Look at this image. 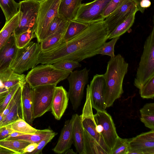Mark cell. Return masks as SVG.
Wrapping results in <instances>:
<instances>
[{
	"label": "cell",
	"mask_w": 154,
	"mask_h": 154,
	"mask_svg": "<svg viewBox=\"0 0 154 154\" xmlns=\"http://www.w3.org/2000/svg\"><path fill=\"white\" fill-rule=\"evenodd\" d=\"M109 32L104 20L89 24L84 30L70 40L48 51L41 52L37 65L53 64L65 60L81 61L98 54L108 39Z\"/></svg>",
	"instance_id": "obj_1"
},
{
	"label": "cell",
	"mask_w": 154,
	"mask_h": 154,
	"mask_svg": "<svg viewBox=\"0 0 154 154\" xmlns=\"http://www.w3.org/2000/svg\"><path fill=\"white\" fill-rule=\"evenodd\" d=\"M128 64L120 54L111 57L103 74L106 83L105 103L106 108L111 106L123 93V83L128 71Z\"/></svg>",
	"instance_id": "obj_2"
},
{
	"label": "cell",
	"mask_w": 154,
	"mask_h": 154,
	"mask_svg": "<svg viewBox=\"0 0 154 154\" xmlns=\"http://www.w3.org/2000/svg\"><path fill=\"white\" fill-rule=\"evenodd\" d=\"M70 73L58 69L51 64H42L32 68L25 79L32 88L44 85H57L67 78Z\"/></svg>",
	"instance_id": "obj_3"
},
{
	"label": "cell",
	"mask_w": 154,
	"mask_h": 154,
	"mask_svg": "<svg viewBox=\"0 0 154 154\" xmlns=\"http://www.w3.org/2000/svg\"><path fill=\"white\" fill-rule=\"evenodd\" d=\"M154 27L146 40L134 85L139 89L154 75Z\"/></svg>",
	"instance_id": "obj_4"
},
{
	"label": "cell",
	"mask_w": 154,
	"mask_h": 154,
	"mask_svg": "<svg viewBox=\"0 0 154 154\" xmlns=\"http://www.w3.org/2000/svg\"><path fill=\"white\" fill-rule=\"evenodd\" d=\"M41 52L40 44L33 42H30L23 48H17L15 55L10 68L14 72L22 74L37 65Z\"/></svg>",
	"instance_id": "obj_5"
},
{
	"label": "cell",
	"mask_w": 154,
	"mask_h": 154,
	"mask_svg": "<svg viewBox=\"0 0 154 154\" xmlns=\"http://www.w3.org/2000/svg\"><path fill=\"white\" fill-rule=\"evenodd\" d=\"M19 3V21L13 34L16 35L29 30L35 32L40 3L35 0H24Z\"/></svg>",
	"instance_id": "obj_6"
},
{
	"label": "cell",
	"mask_w": 154,
	"mask_h": 154,
	"mask_svg": "<svg viewBox=\"0 0 154 154\" xmlns=\"http://www.w3.org/2000/svg\"><path fill=\"white\" fill-rule=\"evenodd\" d=\"M61 0H45L40 3L36 28L35 33L38 43L46 38L53 19L59 16L58 10Z\"/></svg>",
	"instance_id": "obj_7"
},
{
	"label": "cell",
	"mask_w": 154,
	"mask_h": 154,
	"mask_svg": "<svg viewBox=\"0 0 154 154\" xmlns=\"http://www.w3.org/2000/svg\"><path fill=\"white\" fill-rule=\"evenodd\" d=\"M56 85L38 86L32 88V115L35 119L43 116L51 110Z\"/></svg>",
	"instance_id": "obj_8"
},
{
	"label": "cell",
	"mask_w": 154,
	"mask_h": 154,
	"mask_svg": "<svg viewBox=\"0 0 154 154\" xmlns=\"http://www.w3.org/2000/svg\"><path fill=\"white\" fill-rule=\"evenodd\" d=\"M88 72L85 67L80 70L72 71L67 77L69 83L68 96L75 111L81 104L84 88L88 82Z\"/></svg>",
	"instance_id": "obj_9"
},
{
	"label": "cell",
	"mask_w": 154,
	"mask_h": 154,
	"mask_svg": "<svg viewBox=\"0 0 154 154\" xmlns=\"http://www.w3.org/2000/svg\"><path fill=\"white\" fill-rule=\"evenodd\" d=\"M80 116L84 129L105 151L107 154H110V150L106 145L101 135L97 130L91 101L89 85H87L86 89L85 102Z\"/></svg>",
	"instance_id": "obj_10"
},
{
	"label": "cell",
	"mask_w": 154,
	"mask_h": 154,
	"mask_svg": "<svg viewBox=\"0 0 154 154\" xmlns=\"http://www.w3.org/2000/svg\"><path fill=\"white\" fill-rule=\"evenodd\" d=\"M111 0H94L82 4L73 20L88 24L104 20L102 14Z\"/></svg>",
	"instance_id": "obj_11"
},
{
	"label": "cell",
	"mask_w": 154,
	"mask_h": 154,
	"mask_svg": "<svg viewBox=\"0 0 154 154\" xmlns=\"http://www.w3.org/2000/svg\"><path fill=\"white\" fill-rule=\"evenodd\" d=\"M94 116L97 130L106 145L111 151L119 137L111 116L106 110L97 111Z\"/></svg>",
	"instance_id": "obj_12"
},
{
	"label": "cell",
	"mask_w": 154,
	"mask_h": 154,
	"mask_svg": "<svg viewBox=\"0 0 154 154\" xmlns=\"http://www.w3.org/2000/svg\"><path fill=\"white\" fill-rule=\"evenodd\" d=\"M106 83L103 74L94 75L89 85L91 106L97 111H105L106 108L105 100Z\"/></svg>",
	"instance_id": "obj_13"
},
{
	"label": "cell",
	"mask_w": 154,
	"mask_h": 154,
	"mask_svg": "<svg viewBox=\"0 0 154 154\" xmlns=\"http://www.w3.org/2000/svg\"><path fill=\"white\" fill-rule=\"evenodd\" d=\"M138 9L133 0H127L104 19L109 34L129 17Z\"/></svg>",
	"instance_id": "obj_14"
},
{
	"label": "cell",
	"mask_w": 154,
	"mask_h": 154,
	"mask_svg": "<svg viewBox=\"0 0 154 154\" xmlns=\"http://www.w3.org/2000/svg\"><path fill=\"white\" fill-rule=\"evenodd\" d=\"M128 154H154V130L130 139Z\"/></svg>",
	"instance_id": "obj_15"
},
{
	"label": "cell",
	"mask_w": 154,
	"mask_h": 154,
	"mask_svg": "<svg viewBox=\"0 0 154 154\" xmlns=\"http://www.w3.org/2000/svg\"><path fill=\"white\" fill-rule=\"evenodd\" d=\"M69 99L68 92L62 86H56L51 107L52 115L55 119H60L67 108Z\"/></svg>",
	"instance_id": "obj_16"
},
{
	"label": "cell",
	"mask_w": 154,
	"mask_h": 154,
	"mask_svg": "<svg viewBox=\"0 0 154 154\" xmlns=\"http://www.w3.org/2000/svg\"><path fill=\"white\" fill-rule=\"evenodd\" d=\"M73 120L72 118L65 122L56 145L52 149L56 153L63 154L71 148L73 143L72 130Z\"/></svg>",
	"instance_id": "obj_17"
},
{
	"label": "cell",
	"mask_w": 154,
	"mask_h": 154,
	"mask_svg": "<svg viewBox=\"0 0 154 154\" xmlns=\"http://www.w3.org/2000/svg\"><path fill=\"white\" fill-rule=\"evenodd\" d=\"M21 101L23 119L31 125L34 119L32 115V88L26 81L21 85Z\"/></svg>",
	"instance_id": "obj_18"
},
{
	"label": "cell",
	"mask_w": 154,
	"mask_h": 154,
	"mask_svg": "<svg viewBox=\"0 0 154 154\" xmlns=\"http://www.w3.org/2000/svg\"><path fill=\"white\" fill-rule=\"evenodd\" d=\"M17 50L14 35L12 33L0 50V72L10 68Z\"/></svg>",
	"instance_id": "obj_19"
},
{
	"label": "cell",
	"mask_w": 154,
	"mask_h": 154,
	"mask_svg": "<svg viewBox=\"0 0 154 154\" xmlns=\"http://www.w3.org/2000/svg\"><path fill=\"white\" fill-rule=\"evenodd\" d=\"M73 120L72 134L73 143L77 153L85 154L84 147V129L82 126L80 115L77 114L72 117Z\"/></svg>",
	"instance_id": "obj_20"
},
{
	"label": "cell",
	"mask_w": 154,
	"mask_h": 154,
	"mask_svg": "<svg viewBox=\"0 0 154 154\" xmlns=\"http://www.w3.org/2000/svg\"><path fill=\"white\" fill-rule=\"evenodd\" d=\"M83 0H61L59 5V16L70 21L75 19Z\"/></svg>",
	"instance_id": "obj_21"
},
{
	"label": "cell",
	"mask_w": 154,
	"mask_h": 154,
	"mask_svg": "<svg viewBox=\"0 0 154 154\" xmlns=\"http://www.w3.org/2000/svg\"><path fill=\"white\" fill-rule=\"evenodd\" d=\"M68 23L60 28L54 33L47 37L41 42V52H43L52 49L62 43Z\"/></svg>",
	"instance_id": "obj_22"
},
{
	"label": "cell",
	"mask_w": 154,
	"mask_h": 154,
	"mask_svg": "<svg viewBox=\"0 0 154 154\" xmlns=\"http://www.w3.org/2000/svg\"><path fill=\"white\" fill-rule=\"evenodd\" d=\"M25 77L23 74L14 72L10 68L0 72V80L9 89L17 85L23 83L26 81Z\"/></svg>",
	"instance_id": "obj_23"
},
{
	"label": "cell",
	"mask_w": 154,
	"mask_h": 154,
	"mask_svg": "<svg viewBox=\"0 0 154 154\" xmlns=\"http://www.w3.org/2000/svg\"><path fill=\"white\" fill-rule=\"evenodd\" d=\"M20 13L18 12L8 21L5 22L0 31V50L5 44L18 23Z\"/></svg>",
	"instance_id": "obj_24"
},
{
	"label": "cell",
	"mask_w": 154,
	"mask_h": 154,
	"mask_svg": "<svg viewBox=\"0 0 154 154\" xmlns=\"http://www.w3.org/2000/svg\"><path fill=\"white\" fill-rule=\"evenodd\" d=\"M20 118L23 119L21 97L16 102L9 113L0 122V128L11 124Z\"/></svg>",
	"instance_id": "obj_25"
},
{
	"label": "cell",
	"mask_w": 154,
	"mask_h": 154,
	"mask_svg": "<svg viewBox=\"0 0 154 154\" xmlns=\"http://www.w3.org/2000/svg\"><path fill=\"white\" fill-rule=\"evenodd\" d=\"M89 24L74 20L69 21L62 43L66 42L72 39L86 29Z\"/></svg>",
	"instance_id": "obj_26"
},
{
	"label": "cell",
	"mask_w": 154,
	"mask_h": 154,
	"mask_svg": "<svg viewBox=\"0 0 154 154\" xmlns=\"http://www.w3.org/2000/svg\"><path fill=\"white\" fill-rule=\"evenodd\" d=\"M140 112L141 122L147 128L154 130V103L146 104Z\"/></svg>",
	"instance_id": "obj_27"
},
{
	"label": "cell",
	"mask_w": 154,
	"mask_h": 154,
	"mask_svg": "<svg viewBox=\"0 0 154 154\" xmlns=\"http://www.w3.org/2000/svg\"><path fill=\"white\" fill-rule=\"evenodd\" d=\"M29 142L11 138L0 140V147H4L14 152L16 154H21L23 149Z\"/></svg>",
	"instance_id": "obj_28"
},
{
	"label": "cell",
	"mask_w": 154,
	"mask_h": 154,
	"mask_svg": "<svg viewBox=\"0 0 154 154\" xmlns=\"http://www.w3.org/2000/svg\"><path fill=\"white\" fill-rule=\"evenodd\" d=\"M0 7L4 14L6 22L18 12L19 3L16 2L14 0H0Z\"/></svg>",
	"instance_id": "obj_29"
},
{
	"label": "cell",
	"mask_w": 154,
	"mask_h": 154,
	"mask_svg": "<svg viewBox=\"0 0 154 154\" xmlns=\"http://www.w3.org/2000/svg\"><path fill=\"white\" fill-rule=\"evenodd\" d=\"M54 131L50 128L43 129L40 132L32 134H24L16 137L9 138L26 141L30 143H38Z\"/></svg>",
	"instance_id": "obj_30"
},
{
	"label": "cell",
	"mask_w": 154,
	"mask_h": 154,
	"mask_svg": "<svg viewBox=\"0 0 154 154\" xmlns=\"http://www.w3.org/2000/svg\"><path fill=\"white\" fill-rule=\"evenodd\" d=\"M135 14L134 13L109 33L108 36V39L119 37L128 31L134 22Z\"/></svg>",
	"instance_id": "obj_31"
},
{
	"label": "cell",
	"mask_w": 154,
	"mask_h": 154,
	"mask_svg": "<svg viewBox=\"0 0 154 154\" xmlns=\"http://www.w3.org/2000/svg\"><path fill=\"white\" fill-rule=\"evenodd\" d=\"M11 127L14 131L25 134H32L42 131L43 130L36 129L22 119L20 118L11 124Z\"/></svg>",
	"instance_id": "obj_32"
},
{
	"label": "cell",
	"mask_w": 154,
	"mask_h": 154,
	"mask_svg": "<svg viewBox=\"0 0 154 154\" xmlns=\"http://www.w3.org/2000/svg\"><path fill=\"white\" fill-rule=\"evenodd\" d=\"M14 37L16 46L17 48H20L26 46L32 38L36 37V36L34 31L29 30L14 35Z\"/></svg>",
	"instance_id": "obj_33"
},
{
	"label": "cell",
	"mask_w": 154,
	"mask_h": 154,
	"mask_svg": "<svg viewBox=\"0 0 154 154\" xmlns=\"http://www.w3.org/2000/svg\"><path fill=\"white\" fill-rule=\"evenodd\" d=\"M129 140L130 139H123L119 136L110 154H128Z\"/></svg>",
	"instance_id": "obj_34"
},
{
	"label": "cell",
	"mask_w": 154,
	"mask_h": 154,
	"mask_svg": "<svg viewBox=\"0 0 154 154\" xmlns=\"http://www.w3.org/2000/svg\"><path fill=\"white\" fill-rule=\"evenodd\" d=\"M141 97L143 98L153 99L154 97V75L139 89Z\"/></svg>",
	"instance_id": "obj_35"
},
{
	"label": "cell",
	"mask_w": 154,
	"mask_h": 154,
	"mask_svg": "<svg viewBox=\"0 0 154 154\" xmlns=\"http://www.w3.org/2000/svg\"><path fill=\"white\" fill-rule=\"evenodd\" d=\"M52 64L58 69L70 72H72L75 68L80 67L81 66L79 62L70 60L59 61Z\"/></svg>",
	"instance_id": "obj_36"
},
{
	"label": "cell",
	"mask_w": 154,
	"mask_h": 154,
	"mask_svg": "<svg viewBox=\"0 0 154 154\" xmlns=\"http://www.w3.org/2000/svg\"><path fill=\"white\" fill-rule=\"evenodd\" d=\"M119 37L115 38L108 42H105L99 50L98 54L114 57V46Z\"/></svg>",
	"instance_id": "obj_37"
},
{
	"label": "cell",
	"mask_w": 154,
	"mask_h": 154,
	"mask_svg": "<svg viewBox=\"0 0 154 154\" xmlns=\"http://www.w3.org/2000/svg\"><path fill=\"white\" fill-rule=\"evenodd\" d=\"M69 22V21L65 20L59 16L55 17L50 24L46 33V38L54 33Z\"/></svg>",
	"instance_id": "obj_38"
},
{
	"label": "cell",
	"mask_w": 154,
	"mask_h": 154,
	"mask_svg": "<svg viewBox=\"0 0 154 154\" xmlns=\"http://www.w3.org/2000/svg\"><path fill=\"white\" fill-rule=\"evenodd\" d=\"M127 0H111L104 9L102 16L105 19Z\"/></svg>",
	"instance_id": "obj_39"
},
{
	"label": "cell",
	"mask_w": 154,
	"mask_h": 154,
	"mask_svg": "<svg viewBox=\"0 0 154 154\" xmlns=\"http://www.w3.org/2000/svg\"><path fill=\"white\" fill-rule=\"evenodd\" d=\"M57 133L54 132L51 134L46 137L38 143L36 149L29 154H41L42 150L44 147L55 137Z\"/></svg>",
	"instance_id": "obj_40"
},
{
	"label": "cell",
	"mask_w": 154,
	"mask_h": 154,
	"mask_svg": "<svg viewBox=\"0 0 154 154\" xmlns=\"http://www.w3.org/2000/svg\"><path fill=\"white\" fill-rule=\"evenodd\" d=\"M22 88L21 85L20 86L10 101L6 109L3 112V119L9 113L11 108L16 102L21 97Z\"/></svg>",
	"instance_id": "obj_41"
},
{
	"label": "cell",
	"mask_w": 154,
	"mask_h": 154,
	"mask_svg": "<svg viewBox=\"0 0 154 154\" xmlns=\"http://www.w3.org/2000/svg\"><path fill=\"white\" fill-rule=\"evenodd\" d=\"M22 84L17 85L10 89L8 94L5 98L4 100L0 104V112H3L6 109L19 87Z\"/></svg>",
	"instance_id": "obj_42"
},
{
	"label": "cell",
	"mask_w": 154,
	"mask_h": 154,
	"mask_svg": "<svg viewBox=\"0 0 154 154\" xmlns=\"http://www.w3.org/2000/svg\"><path fill=\"white\" fill-rule=\"evenodd\" d=\"M11 124L0 128V140L7 138L14 131L11 127Z\"/></svg>",
	"instance_id": "obj_43"
},
{
	"label": "cell",
	"mask_w": 154,
	"mask_h": 154,
	"mask_svg": "<svg viewBox=\"0 0 154 154\" xmlns=\"http://www.w3.org/2000/svg\"><path fill=\"white\" fill-rule=\"evenodd\" d=\"M10 90L5 87L0 80V104L4 100Z\"/></svg>",
	"instance_id": "obj_44"
},
{
	"label": "cell",
	"mask_w": 154,
	"mask_h": 154,
	"mask_svg": "<svg viewBox=\"0 0 154 154\" xmlns=\"http://www.w3.org/2000/svg\"><path fill=\"white\" fill-rule=\"evenodd\" d=\"M38 143H30L26 146L22 150V154H29L37 147Z\"/></svg>",
	"instance_id": "obj_45"
},
{
	"label": "cell",
	"mask_w": 154,
	"mask_h": 154,
	"mask_svg": "<svg viewBox=\"0 0 154 154\" xmlns=\"http://www.w3.org/2000/svg\"><path fill=\"white\" fill-rule=\"evenodd\" d=\"M151 5V2L149 0H141L140 3V7L144 11L146 8L149 7Z\"/></svg>",
	"instance_id": "obj_46"
},
{
	"label": "cell",
	"mask_w": 154,
	"mask_h": 154,
	"mask_svg": "<svg viewBox=\"0 0 154 154\" xmlns=\"http://www.w3.org/2000/svg\"><path fill=\"white\" fill-rule=\"evenodd\" d=\"M0 154H16L14 151L7 148L0 147Z\"/></svg>",
	"instance_id": "obj_47"
},
{
	"label": "cell",
	"mask_w": 154,
	"mask_h": 154,
	"mask_svg": "<svg viewBox=\"0 0 154 154\" xmlns=\"http://www.w3.org/2000/svg\"><path fill=\"white\" fill-rule=\"evenodd\" d=\"M24 134H25L17 131H14L10 134L7 138L15 137Z\"/></svg>",
	"instance_id": "obj_48"
},
{
	"label": "cell",
	"mask_w": 154,
	"mask_h": 154,
	"mask_svg": "<svg viewBox=\"0 0 154 154\" xmlns=\"http://www.w3.org/2000/svg\"><path fill=\"white\" fill-rule=\"evenodd\" d=\"M136 3L138 8V11H140L141 13H143L144 11L142 9L140 6V3L141 0H133Z\"/></svg>",
	"instance_id": "obj_49"
},
{
	"label": "cell",
	"mask_w": 154,
	"mask_h": 154,
	"mask_svg": "<svg viewBox=\"0 0 154 154\" xmlns=\"http://www.w3.org/2000/svg\"><path fill=\"white\" fill-rule=\"evenodd\" d=\"M64 154H77V153L75 152L72 149H69L63 153Z\"/></svg>",
	"instance_id": "obj_50"
},
{
	"label": "cell",
	"mask_w": 154,
	"mask_h": 154,
	"mask_svg": "<svg viewBox=\"0 0 154 154\" xmlns=\"http://www.w3.org/2000/svg\"><path fill=\"white\" fill-rule=\"evenodd\" d=\"M3 112H0V122L3 119Z\"/></svg>",
	"instance_id": "obj_51"
},
{
	"label": "cell",
	"mask_w": 154,
	"mask_h": 154,
	"mask_svg": "<svg viewBox=\"0 0 154 154\" xmlns=\"http://www.w3.org/2000/svg\"><path fill=\"white\" fill-rule=\"evenodd\" d=\"M37 2H39L40 3H41V2H44L45 0H35Z\"/></svg>",
	"instance_id": "obj_52"
}]
</instances>
